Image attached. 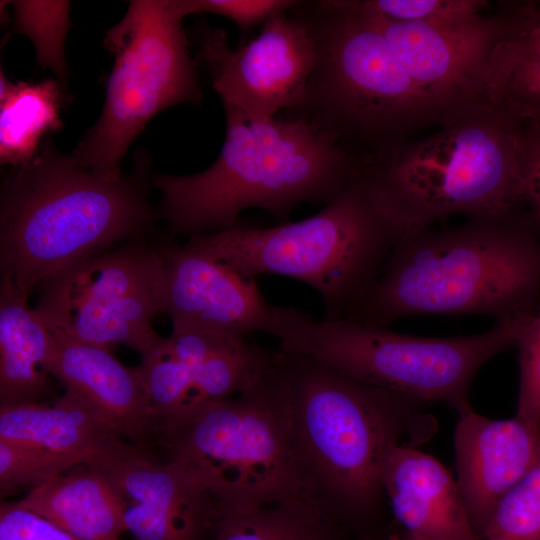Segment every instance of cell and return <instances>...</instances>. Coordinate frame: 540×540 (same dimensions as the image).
<instances>
[{
    "mask_svg": "<svg viewBox=\"0 0 540 540\" xmlns=\"http://www.w3.org/2000/svg\"><path fill=\"white\" fill-rule=\"evenodd\" d=\"M28 296L0 283V406L40 402L49 386L51 332Z\"/></svg>",
    "mask_w": 540,
    "mask_h": 540,
    "instance_id": "cell-22",
    "label": "cell"
},
{
    "mask_svg": "<svg viewBox=\"0 0 540 540\" xmlns=\"http://www.w3.org/2000/svg\"><path fill=\"white\" fill-rule=\"evenodd\" d=\"M83 464L80 460L39 447L0 440V494L28 491Z\"/></svg>",
    "mask_w": 540,
    "mask_h": 540,
    "instance_id": "cell-28",
    "label": "cell"
},
{
    "mask_svg": "<svg viewBox=\"0 0 540 540\" xmlns=\"http://www.w3.org/2000/svg\"><path fill=\"white\" fill-rule=\"evenodd\" d=\"M316 62L294 116L332 136L357 161L410 141L452 116L408 73L358 1H297Z\"/></svg>",
    "mask_w": 540,
    "mask_h": 540,
    "instance_id": "cell-5",
    "label": "cell"
},
{
    "mask_svg": "<svg viewBox=\"0 0 540 540\" xmlns=\"http://www.w3.org/2000/svg\"><path fill=\"white\" fill-rule=\"evenodd\" d=\"M64 96L55 79L11 83L0 77V162L12 167L30 163L44 136L61 129Z\"/></svg>",
    "mask_w": 540,
    "mask_h": 540,
    "instance_id": "cell-23",
    "label": "cell"
},
{
    "mask_svg": "<svg viewBox=\"0 0 540 540\" xmlns=\"http://www.w3.org/2000/svg\"><path fill=\"white\" fill-rule=\"evenodd\" d=\"M347 529L308 499L247 510L221 506L211 540H346Z\"/></svg>",
    "mask_w": 540,
    "mask_h": 540,
    "instance_id": "cell-24",
    "label": "cell"
},
{
    "mask_svg": "<svg viewBox=\"0 0 540 540\" xmlns=\"http://www.w3.org/2000/svg\"><path fill=\"white\" fill-rule=\"evenodd\" d=\"M86 464L110 482L137 540H211L221 504L169 459L120 439Z\"/></svg>",
    "mask_w": 540,
    "mask_h": 540,
    "instance_id": "cell-13",
    "label": "cell"
},
{
    "mask_svg": "<svg viewBox=\"0 0 540 540\" xmlns=\"http://www.w3.org/2000/svg\"><path fill=\"white\" fill-rule=\"evenodd\" d=\"M454 445L458 487L481 539L500 499L540 462V426L471 409L460 416Z\"/></svg>",
    "mask_w": 540,
    "mask_h": 540,
    "instance_id": "cell-15",
    "label": "cell"
},
{
    "mask_svg": "<svg viewBox=\"0 0 540 540\" xmlns=\"http://www.w3.org/2000/svg\"><path fill=\"white\" fill-rule=\"evenodd\" d=\"M120 439L88 401L69 390L51 404L0 406V440L39 447L82 463Z\"/></svg>",
    "mask_w": 540,
    "mask_h": 540,
    "instance_id": "cell-19",
    "label": "cell"
},
{
    "mask_svg": "<svg viewBox=\"0 0 540 540\" xmlns=\"http://www.w3.org/2000/svg\"><path fill=\"white\" fill-rule=\"evenodd\" d=\"M150 168L148 153L138 149L133 170L108 180L45 139L1 185V280L29 296L72 266L148 235L160 217L149 198Z\"/></svg>",
    "mask_w": 540,
    "mask_h": 540,
    "instance_id": "cell-2",
    "label": "cell"
},
{
    "mask_svg": "<svg viewBox=\"0 0 540 540\" xmlns=\"http://www.w3.org/2000/svg\"><path fill=\"white\" fill-rule=\"evenodd\" d=\"M365 10L394 22L457 27L481 17L488 6L483 0H363Z\"/></svg>",
    "mask_w": 540,
    "mask_h": 540,
    "instance_id": "cell-29",
    "label": "cell"
},
{
    "mask_svg": "<svg viewBox=\"0 0 540 540\" xmlns=\"http://www.w3.org/2000/svg\"><path fill=\"white\" fill-rule=\"evenodd\" d=\"M487 58L481 104L521 122H540V3L502 5Z\"/></svg>",
    "mask_w": 540,
    "mask_h": 540,
    "instance_id": "cell-18",
    "label": "cell"
},
{
    "mask_svg": "<svg viewBox=\"0 0 540 540\" xmlns=\"http://www.w3.org/2000/svg\"><path fill=\"white\" fill-rule=\"evenodd\" d=\"M521 322L496 324L468 336L430 338L360 324L316 320L306 312L271 306L265 333L279 349L317 360L366 385L422 403H443L460 416L480 367L516 344Z\"/></svg>",
    "mask_w": 540,
    "mask_h": 540,
    "instance_id": "cell-8",
    "label": "cell"
},
{
    "mask_svg": "<svg viewBox=\"0 0 540 540\" xmlns=\"http://www.w3.org/2000/svg\"><path fill=\"white\" fill-rule=\"evenodd\" d=\"M179 0H134L106 31L114 63L103 109L71 158L108 179L123 177L121 163L156 114L178 104H198L202 92L183 29Z\"/></svg>",
    "mask_w": 540,
    "mask_h": 540,
    "instance_id": "cell-10",
    "label": "cell"
},
{
    "mask_svg": "<svg viewBox=\"0 0 540 540\" xmlns=\"http://www.w3.org/2000/svg\"><path fill=\"white\" fill-rule=\"evenodd\" d=\"M223 105L226 135L213 164L195 174L152 177L169 235L231 228L252 207L285 219L301 203L330 202L357 168L356 158L303 117L253 122Z\"/></svg>",
    "mask_w": 540,
    "mask_h": 540,
    "instance_id": "cell-4",
    "label": "cell"
},
{
    "mask_svg": "<svg viewBox=\"0 0 540 540\" xmlns=\"http://www.w3.org/2000/svg\"><path fill=\"white\" fill-rule=\"evenodd\" d=\"M163 310L172 329L212 330L246 338L265 332L272 304L248 279L191 246L162 245Z\"/></svg>",
    "mask_w": 540,
    "mask_h": 540,
    "instance_id": "cell-14",
    "label": "cell"
},
{
    "mask_svg": "<svg viewBox=\"0 0 540 540\" xmlns=\"http://www.w3.org/2000/svg\"><path fill=\"white\" fill-rule=\"evenodd\" d=\"M275 361L305 496L347 530L368 533L383 494V462L425 403L279 348Z\"/></svg>",
    "mask_w": 540,
    "mask_h": 540,
    "instance_id": "cell-3",
    "label": "cell"
},
{
    "mask_svg": "<svg viewBox=\"0 0 540 540\" xmlns=\"http://www.w3.org/2000/svg\"><path fill=\"white\" fill-rule=\"evenodd\" d=\"M515 345L520 375L516 416L540 426V308L523 321Z\"/></svg>",
    "mask_w": 540,
    "mask_h": 540,
    "instance_id": "cell-30",
    "label": "cell"
},
{
    "mask_svg": "<svg viewBox=\"0 0 540 540\" xmlns=\"http://www.w3.org/2000/svg\"><path fill=\"white\" fill-rule=\"evenodd\" d=\"M139 369L160 421L161 442L183 421L192 397V380L167 338L142 356Z\"/></svg>",
    "mask_w": 540,
    "mask_h": 540,
    "instance_id": "cell-25",
    "label": "cell"
},
{
    "mask_svg": "<svg viewBox=\"0 0 540 540\" xmlns=\"http://www.w3.org/2000/svg\"><path fill=\"white\" fill-rule=\"evenodd\" d=\"M292 0H179L185 16L212 13L233 21L244 34L268 20L288 12Z\"/></svg>",
    "mask_w": 540,
    "mask_h": 540,
    "instance_id": "cell-31",
    "label": "cell"
},
{
    "mask_svg": "<svg viewBox=\"0 0 540 540\" xmlns=\"http://www.w3.org/2000/svg\"><path fill=\"white\" fill-rule=\"evenodd\" d=\"M162 274V245L130 241L42 284L35 309L76 340L109 350L122 344L143 356L162 339L152 325L164 312Z\"/></svg>",
    "mask_w": 540,
    "mask_h": 540,
    "instance_id": "cell-11",
    "label": "cell"
},
{
    "mask_svg": "<svg viewBox=\"0 0 540 540\" xmlns=\"http://www.w3.org/2000/svg\"><path fill=\"white\" fill-rule=\"evenodd\" d=\"M167 459L225 508L247 510L304 498L288 401L275 351L260 378L236 398L209 402L161 441Z\"/></svg>",
    "mask_w": 540,
    "mask_h": 540,
    "instance_id": "cell-9",
    "label": "cell"
},
{
    "mask_svg": "<svg viewBox=\"0 0 540 540\" xmlns=\"http://www.w3.org/2000/svg\"><path fill=\"white\" fill-rule=\"evenodd\" d=\"M485 540H540V462L498 502Z\"/></svg>",
    "mask_w": 540,
    "mask_h": 540,
    "instance_id": "cell-27",
    "label": "cell"
},
{
    "mask_svg": "<svg viewBox=\"0 0 540 540\" xmlns=\"http://www.w3.org/2000/svg\"><path fill=\"white\" fill-rule=\"evenodd\" d=\"M167 341L192 380L191 401L180 425L201 406L250 388L273 356L246 338L212 330L172 329Z\"/></svg>",
    "mask_w": 540,
    "mask_h": 540,
    "instance_id": "cell-20",
    "label": "cell"
},
{
    "mask_svg": "<svg viewBox=\"0 0 540 540\" xmlns=\"http://www.w3.org/2000/svg\"><path fill=\"white\" fill-rule=\"evenodd\" d=\"M358 540H393V537L389 539H385L371 533H366V534H362Z\"/></svg>",
    "mask_w": 540,
    "mask_h": 540,
    "instance_id": "cell-34",
    "label": "cell"
},
{
    "mask_svg": "<svg viewBox=\"0 0 540 540\" xmlns=\"http://www.w3.org/2000/svg\"><path fill=\"white\" fill-rule=\"evenodd\" d=\"M80 540H120L121 501L96 467L80 464L17 501Z\"/></svg>",
    "mask_w": 540,
    "mask_h": 540,
    "instance_id": "cell-21",
    "label": "cell"
},
{
    "mask_svg": "<svg viewBox=\"0 0 540 540\" xmlns=\"http://www.w3.org/2000/svg\"><path fill=\"white\" fill-rule=\"evenodd\" d=\"M381 486L396 520L415 540H479L457 481L434 457L406 443L394 446Z\"/></svg>",
    "mask_w": 540,
    "mask_h": 540,
    "instance_id": "cell-17",
    "label": "cell"
},
{
    "mask_svg": "<svg viewBox=\"0 0 540 540\" xmlns=\"http://www.w3.org/2000/svg\"><path fill=\"white\" fill-rule=\"evenodd\" d=\"M14 28L34 43L37 60L49 67L59 80L65 81L68 68L64 57V42L69 30L67 1H13Z\"/></svg>",
    "mask_w": 540,
    "mask_h": 540,
    "instance_id": "cell-26",
    "label": "cell"
},
{
    "mask_svg": "<svg viewBox=\"0 0 540 540\" xmlns=\"http://www.w3.org/2000/svg\"><path fill=\"white\" fill-rule=\"evenodd\" d=\"M0 540H80L54 523L21 506L0 503Z\"/></svg>",
    "mask_w": 540,
    "mask_h": 540,
    "instance_id": "cell-32",
    "label": "cell"
},
{
    "mask_svg": "<svg viewBox=\"0 0 540 540\" xmlns=\"http://www.w3.org/2000/svg\"><path fill=\"white\" fill-rule=\"evenodd\" d=\"M516 117L479 104L435 133L363 161L409 231L524 203Z\"/></svg>",
    "mask_w": 540,
    "mask_h": 540,
    "instance_id": "cell-7",
    "label": "cell"
},
{
    "mask_svg": "<svg viewBox=\"0 0 540 540\" xmlns=\"http://www.w3.org/2000/svg\"><path fill=\"white\" fill-rule=\"evenodd\" d=\"M409 232L370 170L358 165L317 214L293 223L233 226L189 237L187 245L254 279L277 274L321 296L326 320L349 317L375 286Z\"/></svg>",
    "mask_w": 540,
    "mask_h": 540,
    "instance_id": "cell-6",
    "label": "cell"
},
{
    "mask_svg": "<svg viewBox=\"0 0 540 540\" xmlns=\"http://www.w3.org/2000/svg\"><path fill=\"white\" fill-rule=\"evenodd\" d=\"M198 47V59L223 104L253 122L268 121L282 109L296 110L316 62L306 25L289 11L268 20L257 37L236 48L223 29L202 26Z\"/></svg>",
    "mask_w": 540,
    "mask_h": 540,
    "instance_id": "cell-12",
    "label": "cell"
},
{
    "mask_svg": "<svg viewBox=\"0 0 540 540\" xmlns=\"http://www.w3.org/2000/svg\"><path fill=\"white\" fill-rule=\"evenodd\" d=\"M540 308V225L525 204L407 232L347 317L372 327L430 314L521 322Z\"/></svg>",
    "mask_w": 540,
    "mask_h": 540,
    "instance_id": "cell-1",
    "label": "cell"
},
{
    "mask_svg": "<svg viewBox=\"0 0 540 540\" xmlns=\"http://www.w3.org/2000/svg\"><path fill=\"white\" fill-rule=\"evenodd\" d=\"M393 540H415V539H413L412 537L404 533L403 535L394 536Z\"/></svg>",
    "mask_w": 540,
    "mask_h": 540,
    "instance_id": "cell-35",
    "label": "cell"
},
{
    "mask_svg": "<svg viewBox=\"0 0 540 540\" xmlns=\"http://www.w3.org/2000/svg\"><path fill=\"white\" fill-rule=\"evenodd\" d=\"M49 328L50 375L88 401L130 444L147 448L152 439H159L160 421L139 367H126L109 349Z\"/></svg>",
    "mask_w": 540,
    "mask_h": 540,
    "instance_id": "cell-16",
    "label": "cell"
},
{
    "mask_svg": "<svg viewBox=\"0 0 540 540\" xmlns=\"http://www.w3.org/2000/svg\"><path fill=\"white\" fill-rule=\"evenodd\" d=\"M519 153L524 203L540 225V122H523Z\"/></svg>",
    "mask_w": 540,
    "mask_h": 540,
    "instance_id": "cell-33",
    "label": "cell"
}]
</instances>
